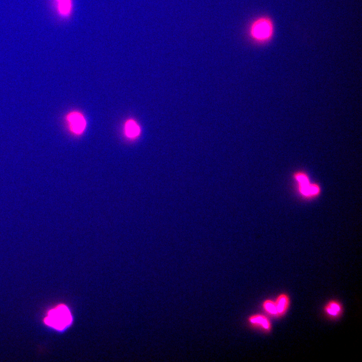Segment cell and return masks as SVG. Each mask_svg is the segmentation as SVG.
<instances>
[{
	"label": "cell",
	"instance_id": "obj_1",
	"mask_svg": "<svg viewBox=\"0 0 362 362\" xmlns=\"http://www.w3.org/2000/svg\"><path fill=\"white\" fill-rule=\"evenodd\" d=\"M274 32V22L267 16L256 18L251 23L248 29L250 38L258 44L268 42L273 38Z\"/></svg>",
	"mask_w": 362,
	"mask_h": 362
},
{
	"label": "cell",
	"instance_id": "obj_2",
	"mask_svg": "<svg viewBox=\"0 0 362 362\" xmlns=\"http://www.w3.org/2000/svg\"><path fill=\"white\" fill-rule=\"evenodd\" d=\"M72 315L69 308L65 305L59 304L49 309L44 322L49 327L59 331L66 329L72 322Z\"/></svg>",
	"mask_w": 362,
	"mask_h": 362
},
{
	"label": "cell",
	"instance_id": "obj_3",
	"mask_svg": "<svg viewBox=\"0 0 362 362\" xmlns=\"http://www.w3.org/2000/svg\"><path fill=\"white\" fill-rule=\"evenodd\" d=\"M297 192L299 196L306 200L318 198L321 194L320 186L317 183H312L308 173L302 170H297L293 173Z\"/></svg>",
	"mask_w": 362,
	"mask_h": 362
},
{
	"label": "cell",
	"instance_id": "obj_4",
	"mask_svg": "<svg viewBox=\"0 0 362 362\" xmlns=\"http://www.w3.org/2000/svg\"><path fill=\"white\" fill-rule=\"evenodd\" d=\"M66 121L70 132L75 136L82 135L87 126L85 116L77 110L69 112L66 116Z\"/></svg>",
	"mask_w": 362,
	"mask_h": 362
},
{
	"label": "cell",
	"instance_id": "obj_5",
	"mask_svg": "<svg viewBox=\"0 0 362 362\" xmlns=\"http://www.w3.org/2000/svg\"><path fill=\"white\" fill-rule=\"evenodd\" d=\"M123 132L126 138L129 140L136 139L141 132V127L138 122L133 119L127 120L124 125Z\"/></svg>",
	"mask_w": 362,
	"mask_h": 362
},
{
	"label": "cell",
	"instance_id": "obj_6",
	"mask_svg": "<svg viewBox=\"0 0 362 362\" xmlns=\"http://www.w3.org/2000/svg\"><path fill=\"white\" fill-rule=\"evenodd\" d=\"M275 302L277 310L278 317L285 315L290 306V300L288 295L286 293L279 294Z\"/></svg>",
	"mask_w": 362,
	"mask_h": 362
},
{
	"label": "cell",
	"instance_id": "obj_7",
	"mask_svg": "<svg viewBox=\"0 0 362 362\" xmlns=\"http://www.w3.org/2000/svg\"><path fill=\"white\" fill-rule=\"evenodd\" d=\"M58 13L63 18L69 17L73 11L72 0H54Z\"/></svg>",
	"mask_w": 362,
	"mask_h": 362
},
{
	"label": "cell",
	"instance_id": "obj_8",
	"mask_svg": "<svg viewBox=\"0 0 362 362\" xmlns=\"http://www.w3.org/2000/svg\"><path fill=\"white\" fill-rule=\"evenodd\" d=\"M324 311L326 315L331 318H337L342 313V306L338 301L330 300L324 307Z\"/></svg>",
	"mask_w": 362,
	"mask_h": 362
},
{
	"label": "cell",
	"instance_id": "obj_9",
	"mask_svg": "<svg viewBox=\"0 0 362 362\" xmlns=\"http://www.w3.org/2000/svg\"><path fill=\"white\" fill-rule=\"evenodd\" d=\"M249 320L251 323L260 327L265 331H270L272 325L269 319L265 315L256 314L251 316Z\"/></svg>",
	"mask_w": 362,
	"mask_h": 362
},
{
	"label": "cell",
	"instance_id": "obj_10",
	"mask_svg": "<svg viewBox=\"0 0 362 362\" xmlns=\"http://www.w3.org/2000/svg\"><path fill=\"white\" fill-rule=\"evenodd\" d=\"M262 308L269 315L278 317V312L275 301L266 299L262 303Z\"/></svg>",
	"mask_w": 362,
	"mask_h": 362
}]
</instances>
